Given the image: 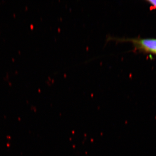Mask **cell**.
Listing matches in <instances>:
<instances>
[{
    "mask_svg": "<svg viewBox=\"0 0 156 156\" xmlns=\"http://www.w3.org/2000/svg\"><path fill=\"white\" fill-rule=\"evenodd\" d=\"M142 49L149 52L156 53V39H143L137 42Z\"/></svg>",
    "mask_w": 156,
    "mask_h": 156,
    "instance_id": "1",
    "label": "cell"
},
{
    "mask_svg": "<svg viewBox=\"0 0 156 156\" xmlns=\"http://www.w3.org/2000/svg\"></svg>",
    "mask_w": 156,
    "mask_h": 156,
    "instance_id": "3",
    "label": "cell"
},
{
    "mask_svg": "<svg viewBox=\"0 0 156 156\" xmlns=\"http://www.w3.org/2000/svg\"><path fill=\"white\" fill-rule=\"evenodd\" d=\"M148 2L156 8V0H151V1H148Z\"/></svg>",
    "mask_w": 156,
    "mask_h": 156,
    "instance_id": "2",
    "label": "cell"
}]
</instances>
